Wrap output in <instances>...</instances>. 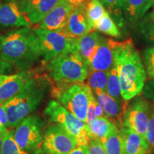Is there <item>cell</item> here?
<instances>
[{"mask_svg":"<svg viewBox=\"0 0 154 154\" xmlns=\"http://www.w3.org/2000/svg\"><path fill=\"white\" fill-rule=\"evenodd\" d=\"M114 61L121 96L124 101H130L143 91L147 76L139 54L131 39L116 42Z\"/></svg>","mask_w":154,"mask_h":154,"instance_id":"obj_1","label":"cell"},{"mask_svg":"<svg viewBox=\"0 0 154 154\" xmlns=\"http://www.w3.org/2000/svg\"><path fill=\"white\" fill-rule=\"evenodd\" d=\"M42 57L35 29L26 26L0 36V59L22 71L29 69Z\"/></svg>","mask_w":154,"mask_h":154,"instance_id":"obj_2","label":"cell"},{"mask_svg":"<svg viewBox=\"0 0 154 154\" xmlns=\"http://www.w3.org/2000/svg\"><path fill=\"white\" fill-rule=\"evenodd\" d=\"M49 79L47 76L34 74L17 95L2 104L8 117L9 127L16 128L38 109L49 88Z\"/></svg>","mask_w":154,"mask_h":154,"instance_id":"obj_3","label":"cell"},{"mask_svg":"<svg viewBox=\"0 0 154 154\" xmlns=\"http://www.w3.org/2000/svg\"><path fill=\"white\" fill-rule=\"evenodd\" d=\"M45 68L54 84L84 83L88 74L87 65L72 51L58 56L46 63Z\"/></svg>","mask_w":154,"mask_h":154,"instance_id":"obj_4","label":"cell"},{"mask_svg":"<svg viewBox=\"0 0 154 154\" xmlns=\"http://www.w3.org/2000/svg\"><path fill=\"white\" fill-rule=\"evenodd\" d=\"M52 97L67 111L86 122L88 105L94 95L91 88L84 83L54 84L51 89Z\"/></svg>","mask_w":154,"mask_h":154,"instance_id":"obj_5","label":"cell"},{"mask_svg":"<svg viewBox=\"0 0 154 154\" xmlns=\"http://www.w3.org/2000/svg\"><path fill=\"white\" fill-rule=\"evenodd\" d=\"M44 113L49 122L62 128L76 138L78 146H87L89 143V127L86 123L67 111L59 102L49 101Z\"/></svg>","mask_w":154,"mask_h":154,"instance_id":"obj_6","label":"cell"},{"mask_svg":"<svg viewBox=\"0 0 154 154\" xmlns=\"http://www.w3.org/2000/svg\"><path fill=\"white\" fill-rule=\"evenodd\" d=\"M44 122L37 115H29L15 128L13 137L19 149L26 154L34 153L44 138Z\"/></svg>","mask_w":154,"mask_h":154,"instance_id":"obj_7","label":"cell"},{"mask_svg":"<svg viewBox=\"0 0 154 154\" xmlns=\"http://www.w3.org/2000/svg\"><path fill=\"white\" fill-rule=\"evenodd\" d=\"M34 29L39 41L44 63H47L58 56L72 51L76 38L70 37L63 31L40 28Z\"/></svg>","mask_w":154,"mask_h":154,"instance_id":"obj_8","label":"cell"},{"mask_svg":"<svg viewBox=\"0 0 154 154\" xmlns=\"http://www.w3.org/2000/svg\"><path fill=\"white\" fill-rule=\"evenodd\" d=\"M151 111L149 101L142 97L136 98L127 105L123 117V127L130 128L146 139Z\"/></svg>","mask_w":154,"mask_h":154,"instance_id":"obj_9","label":"cell"},{"mask_svg":"<svg viewBox=\"0 0 154 154\" xmlns=\"http://www.w3.org/2000/svg\"><path fill=\"white\" fill-rule=\"evenodd\" d=\"M77 146L76 138L57 125H49L44 131L42 144L44 154H69Z\"/></svg>","mask_w":154,"mask_h":154,"instance_id":"obj_10","label":"cell"},{"mask_svg":"<svg viewBox=\"0 0 154 154\" xmlns=\"http://www.w3.org/2000/svg\"><path fill=\"white\" fill-rule=\"evenodd\" d=\"M116 41L101 38L95 53L88 61V70L109 72L114 66V47Z\"/></svg>","mask_w":154,"mask_h":154,"instance_id":"obj_11","label":"cell"},{"mask_svg":"<svg viewBox=\"0 0 154 154\" xmlns=\"http://www.w3.org/2000/svg\"><path fill=\"white\" fill-rule=\"evenodd\" d=\"M59 0H18L19 9L31 25L38 24Z\"/></svg>","mask_w":154,"mask_h":154,"instance_id":"obj_12","label":"cell"},{"mask_svg":"<svg viewBox=\"0 0 154 154\" xmlns=\"http://www.w3.org/2000/svg\"><path fill=\"white\" fill-rule=\"evenodd\" d=\"M93 31H95V29L88 18L85 6L73 7L63 32L76 39Z\"/></svg>","mask_w":154,"mask_h":154,"instance_id":"obj_13","label":"cell"},{"mask_svg":"<svg viewBox=\"0 0 154 154\" xmlns=\"http://www.w3.org/2000/svg\"><path fill=\"white\" fill-rule=\"evenodd\" d=\"M73 7L67 0H59L57 5L38 24V27L51 31H63L66 27Z\"/></svg>","mask_w":154,"mask_h":154,"instance_id":"obj_14","label":"cell"},{"mask_svg":"<svg viewBox=\"0 0 154 154\" xmlns=\"http://www.w3.org/2000/svg\"><path fill=\"white\" fill-rule=\"evenodd\" d=\"M94 94L96 101L104 111L106 116L110 119L120 130L123 127V117L128 103V102L116 101L106 92H99Z\"/></svg>","mask_w":154,"mask_h":154,"instance_id":"obj_15","label":"cell"},{"mask_svg":"<svg viewBox=\"0 0 154 154\" xmlns=\"http://www.w3.org/2000/svg\"><path fill=\"white\" fill-rule=\"evenodd\" d=\"M31 26L15 0L0 3V27L19 28Z\"/></svg>","mask_w":154,"mask_h":154,"instance_id":"obj_16","label":"cell"},{"mask_svg":"<svg viewBox=\"0 0 154 154\" xmlns=\"http://www.w3.org/2000/svg\"><path fill=\"white\" fill-rule=\"evenodd\" d=\"M34 74L32 71L26 70L11 75L8 80L0 86V105L17 95Z\"/></svg>","mask_w":154,"mask_h":154,"instance_id":"obj_17","label":"cell"},{"mask_svg":"<svg viewBox=\"0 0 154 154\" xmlns=\"http://www.w3.org/2000/svg\"><path fill=\"white\" fill-rule=\"evenodd\" d=\"M101 36L96 31L89 32L76 39L72 51L76 52L86 65L95 53Z\"/></svg>","mask_w":154,"mask_h":154,"instance_id":"obj_18","label":"cell"},{"mask_svg":"<svg viewBox=\"0 0 154 154\" xmlns=\"http://www.w3.org/2000/svg\"><path fill=\"white\" fill-rule=\"evenodd\" d=\"M120 131L125 154H150L145 138L126 127H122Z\"/></svg>","mask_w":154,"mask_h":154,"instance_id":"obj_19","label":"cell"},{"mask_svg":"<svg viewBox=\"0 0 154 154\" xmlns=\"http://www.w3.org/2000/svg\"><path fill=\"white\" fill-rule=\"evenodd\" d=\"M90 139L101 140L113 132L117 126L107 116L97 117L88 126Z\"/></svg>","mask_w":154,"mask_h":154,"instance_id":"obj_20","label":"cell"},{"mask_svg":"<svg viewBox=\"0 0 154 154\" xmlns=\"http://www.w3.org/2000/svg\"><path fill=\"white\" fill-rule=\"evenodd\" d=\"M152 7V0H125L124 10L131 22L143 19Z\"/></svg>","mask_w":154,"mask_h":154,"instance_id":"obj_21","label":"cell"},{"mask_svg":"<svg viewBox=\"0 0 154 154\" xmlns=\"http://www.w3.org/2000/svg\"><path fill=\"white\" fill-rule=\"evenodd\" d=\"M109 72L88 70L87 85L91 88L94 94L106 92Z\"/></svg>","mask_w":154,"mask_h":154,"instance_id":"obj_22","label":"cell"},{"mask_svg":"<svg viewBox=\"0 0 154 154\" xmlns=\"http://www.w3.org/2000/svg\"><path fill=\"white\" fill-rule=\"evenodd\" d=\"M100 140L107 154H125L121 131L118 128Z\"/></svg>","mask_w":154,"mask_h":154,"instance_id":"obj_23","label":"cell"},{"mask_svg":"<svg viewBox=\"0 0 154 154\" xmlns=\"http://www.w3.org/2000/svg\"><path fill=\"white\" fill-rule=\"evenodd\" d=\"M95 30L99 31L102 33L112 36V37H119L121 36L120 31L108 11H106V13L96 23L95 25Z\"/></svg>","mask_w":154,"mask_h":154,"instance_id":"obj_24","label":"cell"},{"mask_svg":"<svg viewBox=\"0 0 154 154\" xmlns=\"http://www.w3.org/2000/svg\"><path fill=\"white\" fill-rule=\"evenodd\" d=\"M106 93L111 96L113 99L119 101H124L121 96V90L120 82L117 73L116 68L115 65L112 69L109 71V79H108V84L106 88Z\"/></svg>","mask_w":154,"mask_h":154,"instance_id":"obj_25","label":"cell"},{"mask_svg":"<svg viewBox=\"0 0 154 154\" xmlns=\"http://www.w3.org/2000/svg\"><path fill=\"white\" fill-rule=\"evenodd\" d=\"M85 9L88 18L95 29L96 24L106 13V11L99 0H88Z\"/></svg>","mask_w":154,"mask_h":154,"instance_id":"obj_26","label":"cell"},{"mask_svg":"<svg viewBox=\"0 0 154 154\" xmlns=\"http://www.w3.org/2000/svg\"><path fill=\"white\" fill-rule=\"evenodd\" d=\"M14 130H8L4 136L0 154H26L19 149L13 137Z\"/></svg>","mask_w":154,"mask_h":154,"instance_id":"obj_27","label":"cell"},{"mask_svg":"<svg viewBox=\"0 0 154 154\" xmlns=\"http://www.w3.org/2000/svg\"><path fill=\"white\" fill-rule=\"evenodd\" d=\"M140 29L146 39L154 43V8L144 16L140 24Z\"/></svg>","mask_w":154,"mask_h":154,"instance_id":"obj_28","label":"cell"},{"mask_svg":"<svg viewBox=\"0 0 154 154\" xmlns=\"http://www.w3.org/2000/svg\"><path fill=\"white\" fill-rule=\"evenodd\" d=\"M143 63L146 76L150 80L154 79V47L148 48L143 51Z\"/></svg>","mask_w":154,"mask_h":154,"instance_id":"obj_29","label":"cell"},{"mask_svg":"<svg viewBox=\"0 0 154 154\" xmlns=\"http://www.w3.org/2000/svg\"><path fill=\"white\" fill-rule=\"evenodd\" d=\"M104 8L113 15H120L124 10L125 0H99Z\"/></svg>","mask_w":154,"mask_h":154,"instance_id":"obj_30","label":"cell"},{"mask_svg":"<svg viewBox=\"0 0 154 154\" xmlns=\"http://www.w3.org/2000/svg\"><path fill=\"white\" fill-rule=\"evenodd\" d=\"M146 140L149 145L150 153H152L154 151V106L152 108L151 117L148 124L146 134Z\"/></svg>","mask_w":154,"mask_h":154,"instance_id":"obj_31","label":"cell"},{"mask_svg":"<svg viewBox=\"0 0 154 154\" xmlns=\"http://www.w3.org/2000/svg\"><path fill=\"white\" fill-rule=\"evenodd\" d=\"M88 154H107L101 140L91 139L88 144Z\"/></svg>","mask_w":154,"mask_h":154,"instance_id":"obj_32","label":"cell"},{"mask_svg":"<svg viewBox=\"0 0 154 154\" xmlns=\"http://www.w3.org/2000/svg\"><path fill=\"white\" fill-rule=\"evenodd\" d=\"M97 103V101H96L95 96L94 94L91 96V99H90L89 103L88 105L87 109V113H86V123L88 126L91 124V123L93 121L94 119L97 118L96 116V106Z\"/></svg>","mask_w":154,"mask_h":154,"instance_id":"obj_33","label":"cell"},{"mask_svg":"<svg viewBox=\"0 0 154 154\" xmlns=\"http://www.w3.org/2000/svg\"><path fill=\"white\" fill-rule=\"evenodd\" d=\"M143 94L145 98L153 102L154 106V79L146 83L143 89Z\"/></svg>","mask_w":154,"mask_h":154,"instance_id":"obj_34","label":"cell"},{"mask_svg":"<svg viewBox=\"0 0 154 154\" xmlns=\"http://www.w3.org/2000/svg\"><path fill=\"white\" fill-rule=\"evenodd\" d=\"M12 65L10 63L0 59V74H9L12 72Z\"/></svg>","mask_w":154,"mask_h":154,"instance_id":"obj_35","label":"cell"},{"mask_svg":"<svg viewBox=\"0 0 154 154\" xmlns=\"http://www.w3.org/2000/svg\"><path fill=\"white\" fill-rule=\"evenodd\" d=\"M0 124L6 128H8V117L2 105H0Z\"/></svg>","mask_w":154,"mask_h":154,"instance_id":"obj_36","label":"cell"},{"mask_svg":"<svg viewBox=\"0 0 154 154\" xmlns=\"http://www.w3.org/2000/svg\"><path fill=\"white\" fill-rule=\"evenodd\" d=\"M69 154H88L87 146H77L75 149Z\"/></svg>","mask_w":154,"mask_h":154,"instance_id":"obj_37","label":"cell"},{"mask_svg":"<svg viewBox=\"0 0 154 154\" xmlns=\"http://www.w3.org/2000/svg\"><path fill=\"white\" fill-rule=\"evenodd\" d=\"M67 1L73 7H78L81 6H85L88 0H67Z\"/></svg>","mask_w":154,"mask_h":154,"instance_id":"obj_38","label":"cell"},{"mask_svg":"<svg viewBox=\"0 0 154 154\" xmlns=\"http://www.w3.org/2000/svg\"><path fill=\"white\" fill-rule=\"evenodd\" d=\"M11 75H6V74H0V86L3 84L6 81H7L10 78Z\"/></svg>","mask_w":154,"mask_h":154,"instance_id":"obj_39","label":"cell"},{"mask_svg":"<svg viewBox=\"0 0 154 154\" xmlns=\"http://www.w3.org/2000/svg\"><path fill=\"white\" fill-rule=\"evenodd\" d=\"M7 128L3 127L1 125V124H0V135H2V136H5L6 132H7Z\"/></svg>","mask_w":154,"mask_h":154,"instance_id":"obj_40","label":"cell"},{"mask_svg":"<svg viewBox=\"0 0 154 154\" xmlns=\"http://www.w3.org/2000/svg\"><path fill=\"white\" fill-rule=\"evenodd\" d=\"M4 136H2V135H0V151H1L2 146L3 139H4Z\"/></svg>","mask_w":154,"mask_h":154,"instance_id":"obj_41","label":"cell"},{"mask_svg":"<svg viewBox=\"0 0 154 154\" xmlns=\"http://www.w3.org/2000/svg\"><path fill=\"white\" fill-rule=\"evenodd\" d=\"M152 6L154 7V0H152Z\"/></svg>","mask_w":154,"mask_h":154,"instance_id":"obj_42","label":"cell"}]
</instances>
